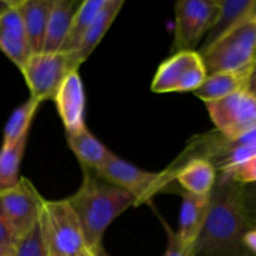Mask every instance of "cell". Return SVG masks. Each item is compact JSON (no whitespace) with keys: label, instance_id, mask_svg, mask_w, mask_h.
Listing matches in <instances>:
<instances>
[{"label":"cell","instance_id":"cell-27","mask_svg":"<svg viewBox=\"0 0 256 256\" xmlns=\"http://www.w3.org/2000/svg\"><path fill=\"white\" fill-rule=\"evenodd\" d=\"M162 222L164 225L165 232H166L168 236V245L164 256H195L194 246H189V245L184 244L180 240V238L178 236L176 232H174L162 219Z\"/></svg>","mask_w":256,"mask_h":256},{"label":"cell","instance_id":"cell-10","mask_svg":"<svg viewBox=\"0 0 256 256\" xmlns=\"http://www.w3.org/2000/svg\"><path fill=\"white\" fill-rule=\"evenodd\" d=\"M96 174L106 182L130 192L136 200V204L149 199L169 182L165 172L158 174L145 172L120 159L116 155H112V159L96 172Z\"/></svg>","mask_w":256,"mask_h":256},{"label":"cell","instance_id":"cell-37","mask_svg":"<svg viewBox=\"0 0 256 256\" xmlns=\"http://www.w3.org/2000/svg\"><path fill=\"white\" fill-rule=\"evenodd\" d=\"M255 62H256V60H255Z\"/></svg>","mask_w":256,"mask_h":256},{"label":"cell","instance_id":"cell-33","mask_svg":"<svg viewBox=\"0 0 256 256\" xmlns=\"http://www.w3.org/2000/svg\"><path fill=\"white\" fill-rule=\"evenodd\" d=\"M0 256H15L14 245L0 244Z\"/></svg>","mask_w":256,"mask_h":256},{"label":"cell","instance_id":"cell-26","mask_svg":"<svg viewBox=\"0 0 256 256\" xmlns=\"http://www.w3.org/2000/svg\"><path fill=\"white\" fill-rule=\"evenodd\" d=\"M224 172L242 185L254 184L256 182V155Z\"/></svg>","mask_w":256,"mask_h":256},{"label":"cell","instance_id":"cell-15","mask_svg":"<svg viewBox=\"0 0 256 256\" xmlns=\"http://www.w3.org/2000/svg\"><path fill=\"white\" fill-rule=\"evenodd\" d=\"M182 196V204L176 234L184 244L195 248L206 219L210 195H194L184 192Z\"/></svg>","mask_w":256,"mask_h":256},{"label":"cell","instance_id":"cell-14","mask_svg":"<svg viewBox=\"0 0 256 256\" xmlns=\"http://www.w3.org/2000/svg\"><path fill=\"white\" fill-rule=\"evenodd\" d=\"M218 6L219 9L216 18L198 52L206 50L240 24L252 19V15L256 12V0H218Z\"/></svg>","mask_w":256,"mask_h":256},{"label":"cell","instance_id":"cell-20","mask_svg":"<svg viewBox=\"0 0 256 256\" xmlns=\"http://www.w3.org/2000/svg\"><path fill=\"white\" fill-rule=\"evenodd\" d=\"M175 176L184 192L194 195H210L218 178L214 165L202 156L189 160Z\"/></svg>","mask_w":256,"mask_h":256},{"label":"cell","instance_id":"cell-8","mask_svg":"<svg viewBox=\"0 0 256 256\" xmlns=\"http://www.w3.org/2000/svg\"><path fill=\"white\" fill-rule=\"evenodd\" d=\"M206 76L205 65L198 50L179 52L159 65L152 79V90L158 94L194 92Z\"/></svg>","mask_w":256,"mask_h":256},{"label":"cell","instance_id":"cell-35","mask_svg":"<svg viewBox=\"0 0 256 256\" xmlns=\"http://www.w3.org/2000/svg\"><path fill=\"white\" fill-rule=\"evenodd\" d=\"M48 248H49V246H48ZM48 256H62V255H59L58 252H55L54 250L49 249V254H48Z\"/></svg>","mask_w":256,"mask_h":256},{"label":"cell","instance_id":"cell-3","mask_svg":"<svg viewBox=\"0 0 256 256\" xmlns=\"http://www.w3.org/2000/svg\"><path fill=\"white\" fill-rule=\"evenodd\" d=\"M199 54L208 75L250 69L256 60V24L246 20Z\"/></svg>","mask_w":256,"mask_h":256},{"label":"cell","instance_id":"cell-25","mask_svg":"<svg viewBox=\"0 0 256 256\" xmlns=\"http://www.w3.org/2000/svg\"><path fill=\"white\" fill-rule=\"evenodd\" d=\"M14 254L15 256H48L49 254L42 214L26 232L18 238L14 244Z\"/></svg>","mask_w":256,"mask_h":256},{"label":"cell","instance_id":"cell-22","mask_svg":"<svg viewBox=\"0 0 256 256\" xmlns=\"http://www.w3.org/2000/svg\"><path fill=\"white\" fill-rule=\"evenodd\" d=\"M39 106V102L29 98L28 102L18 106L12 112L4 128V135H2V145L4 146L14 145L22 138L29 135L30 125H32V119H34Z\"/></svg>","mask_w":256,"mask_h":256},{"label":"cell","instance_id":"cell-34","mask_svg":"<svg viewBox=\"0 0 256 256\" xmlns=\"http://www.w3.org/2000/svg\"><path fill=\"white\" fill-rule=\"evenodd\" d=\"M90 256H106V255H105L104 250H102V248H99V249H96V250H92Z\"/></svg>","mask_w":256,"mask_h":256},{"label":"cell","instance_id":"cell-9","mask_svg":"<svg viewBox=\"0 0 256 256\" xmlns=\"http://www.w3.org/2000/svg\"><path fill=\"white\" fill-rule=\"evenodd\" d=\"M44 202V198L26 178H20L15 186L0 192V210L16 239L40 219Z\"/></svg>","mask_w":256,"mask_h":256},{"label":"cell","instance_id":"cell-30","mask_svg":"<svg viewBox=\"0 0 256 256\" xmlns=\"http://www.w3.org/2000/svg\"><path fill=\"white\" fill-rule=\"evenodd\" d=\"M245 90L249 92L250 94H252L254 96H256V62H254V65L252 66L249 72V76H248L246 80V86H245Z\"/></svg>","mask_w":256,"mask_h":256},{"label":"cell","instance_id":"cell-28","mask_svg":"<svg viewBox=\"0 0 256 256\" xmlns=\"http://www.w3.org/2000/svg\"><path fill=\"white\" fill-rule=\"evenodd\" d=\"M242 196L250 222L252 228H256V182L242 185Z\"/></svg>","mask_w":256,"mask_h":256},{"label":"cell","instance_id":"cell-23","mask_svg":"<svg viewBox=\"0 0 256 256\" xmlns=\"http://www.w3.org/2000/svg\"><path fill=\"white\" fill-rule=\"evenodd\" d=\"M28 135L14 145L0 149V192L15 186L20 180V165L26 148Z\"/></svg>","mask_w":256,"mask_h":256},{"label":"cell","instance_id":"cell-32","mask_svg":"<svg viewBox=\"0 0 256 256\" xmlns=\"http://www.w3.org/2000/svg\"><path fill=\"white\" fill-rule=\"evenodd\" d=\"M19 2V0H0V18L9 12L10 9L15 6Z\"/></svg>","mask_w":256,"mask_h":256},{"label":"cell","instance_id":"cell-17","mask_svg":"<svg viewBox=\"0 0 256 256\" xmlns=\"http://www.w3.org/2000/svg\"><path fill=\"white\" fill-rule=\"evenodd\" d=\"M66 140L70 149L84 168L99 172L114 154L100 140H98L86 126L72 132H66Z\"/></svg>","mask_w":256,"mask_h":256},{"label":"cell","instance_id":"cell-4","mask_svg":"<svg viewBox=\"0 0 256 256\" xmlns=\"http://www.w3.org/2000/svg\"><path fill=\"white\" fill-rule=\"evenodd\" d=\"M42 224L49 249L62 256H90L82 225L66 199L45 200Z\"/></svg>","mask_w":256,"mask_h":256},{"label":"cell","instance_id":"cell-21","mask_svg":"<svg viewBox=\"0 0 256 256\" xmlns=\"http://www.w3.org/2000/svg\"><path fill=\"white\" fill-rule=\"evenodd\" d=\"M250 69L240 72H220L208 75L194 94L205 102L224 99L234 92L245 89Z\"/></svg>","mask_w":256,"mask_h":256},{"label":"cell","instance_id":"cell-29","mask_svg":"<svg viewBox=\"0 0 256 256\" xmlns=\"http://www.w3.org/2000/svg\"><path fill=\"white\" fill-rule=\"evenodd\" d=\"M15 242H16V238H15L14 232L0 210V244L14 245Z\"/></svg>","mask_w":256,"mask_h":256},{"label":"cell","instance_id":"cell-2","mask_svg":"<svg viewBox=\"0 0 256 256\" xmlns=\"http://www.w3.org/2000/svg\"><path fill=\"white\" fill-rule=\"evenodd\" d=\"M82 182L66 202L76 215L90 252L102 248V240L110 224L120 214L136 205L130 192L102 179L94 170L82 166Z\"/></svg>","mask_w":256,"mask_h":256},{"label":"cell","instance_id":"cell-24","mask_svg":"<svg viewBox=\"0 0 256 256\" xmlns=\"http://www.w3.org/2000/svg\"><path fill=\"white\" fill-rule=\"evenodd\" d=\"M106 0H82L79 9L75 12L69 35L65 40L62 52H74L76 49L80 40L82 39L84 34L89 29L95 18L98 16Z\"/></svg>","mask_w":256,"mask_h":256},{"label":"cell","instance_id":"cell-36","mask_svg":"<svg viewBox=\"0 0 256 256\" xmlns=\"http://www.w3.org/2000/svg\"><path fill=\"white\" fill-rule=\"evenodd\" d=\"M252 22H254L255 24H256V12H254V15H252Z\"/></svg>","mask_w":256,"mask_h":256},{"label":"cell","instance_id":"cell-5","mask_svg":"<svg viewBox=\"0 0 256 256\" xmlns=\"http://www.w3.org/2000/svg\"><path fill=\"white\" fill-rule=\"evenodd\" d=\"M79 66L72 52L32 54L22 69L30 98L40 104L45 100H52L62 80Z\"/></svg>","mask_w":256,"mask_h":256},{"label":"cell","instance_id":"cell-13","mask_svg":"<svg viewBox=\"0 0 256 256\" xmlns=\"http://www.w3.org/2000/svg\"><path fill=\"white\" fill-rule=\"evenodd\" d=\"M19 2L0 18V50L22 70L32 52L20 14Z\"/></svg>","mask_w":256,"mask_h":256},{"label":"cell","instance_id":"cell-31","mask_svg":"<svg viewBox=\"0 0 256 256\" xmlns=\"http://www.w3.org/2000/svg\"><path fill=\"white\" fill-rule=\"evenodd\" d=\"M245 245H246L248 249L252 252V254L256 255V228H252V230L246 232L244 239Z\"/></svg>","mask_w":256,"mask_h":256},{"label":"cell","instance_id":"cell-19","mask_svg":"<svg viewBox=\"0 0 256 256\" xmlns=\"http://www.w3.org/2000/svg\"><path fill=\"white\" fill-rule=\"evenodd\" d=\"M122 5H124V0H106L102 9L100 10L98 16L95 18L89 29L86 30L82 39L80 40L76 49L72 52L76 59L78 64L82 65L92 55L95 48L100 44L104 35L106 34L108 30L114 22L115 18L122 10Z\"/></svg>","mask_w":256,"mask_h":256},{"label":"cell","instance_id":"cell-16","mask_svg":"<svg viewBox=\"0 0 256 256\" xmlns=\"http://www.w3.org/2000/svg\"><path fill=\"white\" fill-rule=\"evenodd\" d=\"M80 4V0H54L48 22L42 52H62Z\"/></svg>","mask_w":256,"mask_h":256},{"label":"cell","instance_id":"cell-6","mask_svg":"<svg viewBox=\"0 0 256 256\" xmlns=\"http://www.w3.org/2000/svg\"><path fill=\"white\" fill-rule=\"evenodd\" d=\"M218 0H180L175 4L172 52H196L218 14Z\"/></svg>","mask_w":256,"mask_h":256},{"label":"cell","instance_id":"cell-18","mask_svg":"<svg viewBox=\"0 0 256 256\" xmlns=\"http://www.w3.org/2000/svg\"><path fill=\"white\" fill-rule=\"evenodd\" d=\"M54 0H20L19 10L32 54L42 52Z\"/></svg>","mask_w":256,"mask_h":256},{"label":"cell","instance_id":"cell-12","mask_svg":"<svg viewBox=\"0 0 256 256\" xmlns=\"http://www.w3.org/2000/svg\"><path fill=\"white\" fill-rule=\"evenodd\" d=\"M58 112L66 132H72L85 125V92L78 70L68 74L62 80L54 99Z\"/></svg>","mask_w":256,"mask_h":256},{"label":"cell","instance_id":"cell-7","mask_svg":"<svg viewBox=\"0 0 256 256\" xmlns=\"http://www.w3.org/2000/svg\"><path fill=\"white\" fill-rule=\"evenodd\" d=\"M206 109L222 136L236 140L256 129V96L240 90L224 99L206 102Z\"/></svg>","mask_w":256,"mask_h":256},{"label":"cell","instance_id":"cell-11","mask_svg":"<svg viewBox=\"0 0 256 256\" xmlns=\"http://www.w3.org/2000/svg\"><path fill=\"white\" fill-rule=\"evenodd\" d=\"M256 155V129L236 140H228L220 135L206 139L205 158L220 172L230 170Z\"/></svg>","mask_w":256,"mask_h":256},{"label":"cell","instance_id":"cell-1","mask_svg":"<svg viewBox=\"0 0 256 256\" xmlns=\"http://www.w3.org/2000/svg\"><path fill=\"white\" fill-rule=\"evenodd\" d=\"M252 229L242 185L226 172H220L210 192L204 226L195 242V256H256L244 242Z\"/></svg>","mask_w":256,"mask_h":256}]
</instances>
